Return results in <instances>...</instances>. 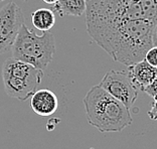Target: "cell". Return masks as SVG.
Wrapping results in <instances>:
<instances>
[{
	"instance_id": "8992f818",
	"label": "cell",
	"mask_w": 157,
	"mask_h": 149,
	"mask_svg": "<svg viewBox=\"0 0 157 149\" xmlns=\"http://www.w3.org/2000/svg\"><path fill=\"white\" fill-rule=\"evenodd\" d=\"M23 23V12L16 3L10 1L0 8V55L11 49Z\"/></svg>"
},
{
	"instance_id": "6da1fadb",
	"label": "cell",
	"mask_w": 157,
	"mask_h": 149,
	"mask_svg": "<svg viewBox=\"0 0 157 149\" xmlns=\"http://www.w3.org/2000/svg\"><path fill=\"white\" fill-rule=\"evenodd\" d=\"M87 31L115 62L131 66L143 61L153 47L155 24L144 19L86 20Z\"/></svg>"
},
{
	"instance_id": "5bb4252c",
	"label": "cell",
	"mask_w": 157,
	"mask_h": 149,
	"mask_svg": "<svg viewBox=\"0 0 157 149\" xmlns=\"http://www.w3.org/2000/svg\"><path fill=\"white\" fill-rule=\"evenodd\" d=\"M147 114L151 120H153V121H157V99H155L154 102L152 103L151 109L149 110Z\"/></svg>"
},
{
	"instance_id": "2e32d148",
	"label": "cell",
	"mask_w": 157,
	"mask_h": 149,
	"mask_svg": "<svg viewBox=\"0 0 157 149\" xmlns=\"http://www.w3.org/2000/svg\"><path fill=\"white\" fill-rule=\"evenodd\" d=\"M42 1H44L45 3H48V4L52 5V4H55V3L58 1V0H42Z\"/></svg>"
},
{
	"instance_id": "ac0fdd59",
	"label": "cell",
	"mask_w": 157,
	"mask_h": 149,
	"mask_svg": "<svg viewBox=\"0 0 157 149\" xmlns=\"http://www.w3.org/2000/svg\"><path fill=\"white\" fill-rule=\"evenodd\" d=\"M86 1H88V0H86Z\"/></svg>"
},
{
	"instance_id": "7c38bea8",
	"label": "cell",
	"mask_w": 157,
	"mask_h": 149,
	"mask_svg": "<svg viewBox=\"0 0 157 149\" xmlns=\"http://www.w3.org/2000/svg\"><path fill=\"white\" fill-rule=\"evenodd\" d=\"M144 59L151 66L157 68V47H152L146 52Z\"/></svg>"
},
{
	"instance_id": "7a4b0ae2",
	"label": "cell",
	"mask_w": 157,
	"mask_h": 149,
	"mask_svg": "<svg viewBox=\"0 0 157 149\" xmlns=\"http://www.w3.org/2000/svg\"><path fill=\"white\" fill-rule=\"evenodd\" d=\"M83 103L88 122L102 133L121 132L133 122L130 109L100 85L89 90Z\"/></svg>"
},
{
	"instance_id": "ba28073f",
	"label": "cell",
	"mask_w": 157,
	"mask_h": 149,
	"mask_svg": "<svg viewBox=\"0 0 157 149\" xmlns=\"http://www.w3.org/2000/svg\"><path fill=\"white\" fill-rule=\"evenodd\" d=\"M30 107L39 116H51L59 108L58 97L48 89L36 90L30 97Z\"/></svg>"
},
{
	"instance_id": "e0dca14e",
	"label": "cell",
	"mask_w": 157,
	"mask_h": 149,
	"mask_svg": "<svg viewBox=\"0 0 157 149\" xmlns=\"http://www.w3.org/2000/svg\"><path fill=\"white\" fill-rule=\"evenodd\" d=\"M2 1H4V0H0V2H2Z\"/></svg>"
},
{
	"instance_id": "9c48e42d",
	"label": "cell",
	"mask_w": 157,
	"mask_h": 149,
	"mask_svg": "<svg viewBox=\"0 0 157 149\" xmlns=\"http://www.w3.org/2000/svg\"><path fill=\"white\" fill-rule=\"evenodd\" d=\"M128 76L138 90L143 92L157 76V68L143 59L131 66H128Z\"/></svg>"
},
{
	"instance_id": "30bf717a",
	"label": "cell",
	"mask_w": 157,
	"mask_h": 149,
	"mask_svg": "<svg viewBox=\"0 0 157 149\" xmlns=\"http://www.w3.org/2000/svg\"><path fill=\"white\" fill-rule=\"evenodd\" d=\"M86 0H58L52 4V10L60 17L81 16L86 11Z\"/></svg>"
},
{
	"instance_id": "52a82bcc",
	"label": "cell",
	"mask_w": 157,
	"mask_h": 149,
	"mask_svg": "<svg viewBox=\"0 0 157 149\" xmlns=\"http://www.w3.org/2000/svg\"><path fill=\"white\" fill-rule=\"evenodd\" d=\"M100 86L112 97L122 102L128 109H130L137 100L138 89L125 72L109 71L100 82Z\"/></svg>"
},
{
	"instance_id": "4fadbf2b",
	"label": "cell",
	"mask_w": 157,
	"mask_h": 149,
	"mask_svg": "<svg viewBox=\"0 0 157 149\" xmlns=\"http://www.w3.org/2000/svg\"><path fill=\"white\" fill-rule=\"evenodd\" d=\"M143 92L147 95H149L150 97H152L154 100L157 99V76H156L155 79L144 89Z\"/></svg>"
},
{
	"instance_id": "8fae6325",
	"label": "cell",
	"mask_w": 157,
	"mask_h": 149,
	"mask_svg": "<svg viewBox=\"0 0 157 149\" xmlns=\"http://www.w3.org/2000/svg\"><path fill=\"white\" fill-rule=\"evenodd\" d=\"M31 22L36 29L49 31L56 23V14L52 9L39 8L31 14Z\"/></svg>"
},
{
	"instance_id": "277c9868",
	"label": "cell",
	"mask_w": 157,
	"mask_h": 149,
	"mask_svg": "<svg viewBox=\"0 0 157 149\" xmlns=\"http://www.w3.org/2000/svg\"><path fill=\"white\" fill-rule=\"evenodd\" d=\"M12 58L44 71L52 61L56 42L52 33L44 31L37 35L33 30L22 24L11 48Z\"/></svg>"
},
{
	"instance_id": "9a60e30c",
	"label": "cell",
	"mask_w": 157,
	"mask_h": 149,
	"mask_svg": "<svg viewBox=\"0 0 157 149\" xmlns=\"http://www.w3.org/2000/svg\"><path fill=\"white\" fill-rule=\"evenodd\" d=\"M152 44L153 47H157V22L155 23L152 31Z\"/></svg>"
},
{
	"instance_id": "5b68a950",
	"label": "cell",
	"mask_w": 157,
	"mask_h": 149,
	"mask_svg": "<svg viewBox=\"0 0 157 149\" xmlns=\"http://www.w3.org/2000/svg\"><path fill=\"white\" fill-rule=\"evenodd\" d=\"M44 78V71L16 59L3 63L2 79L6 94L19 101H25L36 91Z\"/></svg>"
},
{
	"instance_id": "3957f363",
	"label": "cell",
	"mask_w": 157,
	"mask_h": 149,
	"mask_svg": "<svg viewBox=\"0 0 157 149\" xmlns=\"http://www.w3.org/2000/svg\"><path fill=\"white\" fill-rule=\"evenodd\" d=\"M86 20L144 19L157 22V0H88Z\"/></svg>"
}]
</instances>
